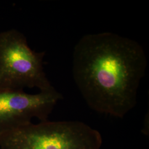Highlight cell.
<instances>
[{
	"mask_svg": "<svg viewBox=\"0 0 149 149\" xmlns=\"http://www.w3.org/2000/svg\"><path fill=\"white\" fill-rule=\"evenodd\" d=\"M44 55L30 48L21 32L15 29L0 32V91L53 88L44 71Z\"/></svg>",
	"mask_w": 149,
	"mask_h": 149,
	"instance_id": "cell-3",
	"label": "cell"
},
{
	"mask_svg": "<svg viewBox=\"0 0 149 149\" xmlns=\"http://www.w3.org/2000/svg\"><path fill=\"white\" fill-rule=\"evenodd\" d=\"M101 134L80 121L32 122L0 133V149H101Z\"/></svg>",
	"mask_w": 149,
	"mask_h": 149,
	"instance_id": "cell-2",
	"label": "cell"
},
{
	"mask_svg": "<svg viewBox=\"0 0 149 149\" xmlns=\"http://www.w3.org/2000/svg\"><path fill=\"white\" fill-rule=\"evenodd\" d=\"M147 65L138 42L102 32L80 39L74 46L72 68L74 82L90 108L122 118L136 104Z\"/></svg>",
	"mask_w": 149,
	"mask_h": 149,
	"instance_id": "cell-1",
	"label": "cell"
},
{
	"mask_svg": "<svg viewBox=\"0 0 149 149\" xmlns=\"http://www.w3.org/2000/svg\"><path fill=\"white\" fill-rule=\"evenodd\" d=\"M62 98L54 87L36 94L0 91V133L31 123L35 118L41 122L47 120Z\"/></svg>",
	"mask_w": 149,
	"mask_h": 149,
	"instance_id": "cell-4",
	"label": "cell"
}]
</instances>
